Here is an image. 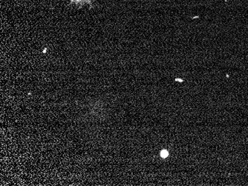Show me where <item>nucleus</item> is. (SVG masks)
I'll return each instance as SVG.
<instances>
[{"mask_svg": "<svg viewBox=\"0 0 248 186\" xmlns=\"http://www.w3.org/2000/svg\"><path fill=\"white\" fill-rule=\"evenodd\" d=\"M47 51V49H45V50L43 51V53H45V51Z\"/></svg>", "mask_w": 248, "mask_h": 186, "instance_id": "obj_2", "label": "nucleus"}, {"mask_svg": "<svg viewBox=\"0 0 248 186\" xmlns=\"http://www.w3.org/2000/svg\"><path fill=\"white\" fill-rule=\"evenodd\" d=\"M169 156V152L166 150H162L161 152H160V156L162 158H166L167 156Z\"/></svg>", "mask_w": 248, "mask_h": 186, "instance_id": "obj_1", "label": "nucleus"}]
</instances>
